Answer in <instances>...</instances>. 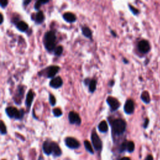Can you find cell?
Listing matches in <instances>:
<instances>
[{
    "label": "cell",
    "mask_w": 160,
    "mask_h": 160,
    "mask_svg": "<svg viewBox=\"0 0 160 160\" xmlns=\"http://www.w3.org/2000/svg\"><path fill=\"white\" fill-rule=\"evenodd\" d=\"M65 144L67 146L71 149H76L79 148L80 143L78 142V140L72 137L66 138L65 140Z\"/></svg>",
    "instance_id": "obj_9"
},
{
    "label": "cell",
    "mask_w": 160,
    "mask_h": 160,
    "mask_svg": "<svg viewBox=\"0 0 160 160\" xmlns=\"http://www.w3.org/2000/svg\"><path fill=\"white\" fill-rule=\"evenodd\" d=\"M68 120L71 125L80 126L81 124V120L79 114L74 111H70L68 114Z\"/></svg>",
    "instance_id": "obj_7"
},
{
    "label": "cell",
    "mask_w": 160,
    "mask_h": 160,
    "mask_svg": "<svg viewBox=\"0 0 160 160\" xmlns=\"http://www.w3.org/2000/svg\"><path fill=\"white\" fill-rule=\"evenodd\" d=\"M126 150L129 153H132L134 150H135V144H134L133 141H128Z\"/></svg>",
    "instance_id": "obj_25"
},
{
    "label": "cell",
    "mask_w": 160,
    "mask_h": 160,
    "mask_svg": "<svg viewBox=\"0 0 160 160\" xmlns=\"http://www.w3.org/2000/svg\"><path fill=\"white\" fill-rule=\"evenodd\" d=\"M7 133V130H6V127L2 120L1 121V135H6Z\"/></svg>",
    "instance_id": "obj_30"
},
{
    "label": "cell",
    "mask_w": 160,
    "mask_h": 160,
    "mask_svg": "<svg viewBox=\"0 0 160 160\" xmlns=\"http://www.w3.org/2000/svg\"><path fill=\"white\" fill-rule=\"evenodd\" d=\"M43 151L44 153L47 155H49L52 153V147H51V143L49 141H45L43 143Z\"/></svg>",
    "instance_id": "obj_17"
},
{
    "label": "cell",
    "mask_w": 160,
    "mask_h": 160,
    "mask_svg": "<svg viewBox=\"0 0 160 160\" xmlns=\"http://www.w3.org/2000/svg\"><path fill=\"white\" fill-rule=\"evenodd\" d=\"M126 147H127V141H125V142L121 144L120 148V151L122 152L126 150Z\"/></svg>",
    "instance_id": "obj_31"
},
{
    "label": "cell",
    "mask_w": 160,
    "mask_h": 160,
    "mask_svg": "<svg viewBox=\"0 0 160 160\" xmlns=\"http://www.w3.org/2000/svg\"><path fill=\"white\" fill-rule=\"evenodd\" d=\"M63 52V48L62 46H58L57 47H56L55 50L54 51V53L56 56L57 57H59L61 56Z\"/></svg>",
    "instance_id": "obj_26"
},
{
    "label": "cell",
    "mask_w": 160,
    "mask_h": 160,
    "mask_svg": "<svg viewBox=\"0 0 160 160\" xmlns=\"http://www.w3.org/2000/svg\"><path fill=\"white\" fill-rule=\"evenodd\" d=\"M98 129L100 132L101 133H106L108 131V126L106 121H102L99 123L98 125Z\"/></svg>",
    "instance_id": "obj_18"
},
{
    "label": "cell",
    "mask_w": 160,
    "mask_h": 160,
    "mask_svg": "<svg viewBox=\"0 0 160 160\" xmlns=\"http://www.w3.org/2000/svg\"><path fill=\"white\" fill-rule=\"evenodd\" d=\"M51 147H52V153H53L54 156H59L61 155V149L59 147L58 144L57 143L51 142Z\"/></svg>",
    "instance_id": "obj_16"
},
{
    "label": "cell",
    "mask_w": 160,
    "mask_h": 160,
    "mask_svg": "<svg viewBox=\"0 0 160 160\" xmlns=\"http://www.w3.org/2000/svg\"><path fill=\"white\" fill-rule=\"evenodd\" d=\"M113 132L116 135H121L123 134L126 128V123L123 119H115L111 122Z\"/></svg>",
    "instance_id": "obj_2"
},
{
    "label": "cell",
    "mask_w": 160,
    "mask_h": 160,
    "mask_svg": "<svg viewBox=\"0 0 160 160\" xmlns=\"http://www.w3.org/2000/svg\"><path fill=\"white\" fill-rule=\"evenodd\" d=\"M106 103L110 106L111 111H117L121 106V104L118 100L112 96H108L106 99Z\"/></svg>",
    "instance_id": "obj_4"
},
{
    "label": "cell",
    "mask_w": 160,
    "mask_h": 160,
    "mask_svg": "<svg viewBox=\"0 0 160 160\" xmlns=\"http://www.w3.org/2000/svg\"><path fill=\"white\" fill-rule=\"evenodd\" d=\"M90 81H91V80L90 79H88V78H86V79H85L84 81V84L86 85V86H88L89 84H90Z\"/></svg>",
    "instance_id": "obj_34"
},
{
    "label": "cell",
    "mask_w": 160,
    "mask_h": 160,
    "mask_svg": "<svg viewBox=\"0 0 160 160\" xmlns=\"http://www.w3.org/2000/svg\"><path fill=\"white\" fill-rule=\"evenodd\" d=\"M49 101L52 106H55L56 103H57V100H56L55 97L52 94H50L49 95Z\"/></svg>",
    "instance_id": "obj_28"
},
{
    "label": "cell",
    "mask_w": 160,
    "mask_h": 160,
    "mask_svg": "<svg viewBox=\"0 0 160 160\" xmlns=\"http://www.w3.org/2000/svg\"><path fill=\"white\" fill-rule=\"evenodd\" d=\"M8 1H6V0H3V1H1V4H0V5H1V7L2 8H5L7 6V5H8Z\"/></svg>",
    "instance_id": "obj_32"
},
{
    "label": "cell",
    "mask_w": 160,
    "mask_h": 160,
    "mask_svg": "<svg viewBox=\"0 0 160 160\" xmlns=\"http://www.w3.org/2000/svg\"><path fill=\"white\" fill-rule=\"evenodd\" d=\"M53 113L55 117H60L63 115V112L61 109L57 108H54L53 110Z\"/></svg>",
    "instance_id": "obj_27"
},
{
    "label": "cell",
    "mask_w": 160,
    "mask_h": 160,
    "mask_svg": "<svg viewBox=\"0 0 160 160\" xmlns=\"http://www.w3.org/2000/svg\"><path fill=\"white\" fill-rule=\"evenodd\" d=\"M5 112L10 118H14L16 120H21L25 115V111L22 109L20 111L14 107H8L5 109Z\"/></svg>",
    "instance_id": "obj_3"
},
{
    "label": "cell",
    "mask_w": 160,
    "mask_h": 160,
    "mask_svg": "<svg viewBox=\"0 0 160 160\" xmlns=\"http://www.w3.org/2000/svg\"><path fill=\"white\" fill-rule=\"evenodd\" d=\"M81 31L84 36L88 39H92V31L91 29L87 27H83L81 28Z\"/></svg>",
    "instance_id": "obj_19"
},
{
    "label": "cell",
    "mask_w": 160,
    "mask_h": 160,
    "mask_svg": "<svg viewBox=\"0 0 160 160\" xmlns=\"http://www.w3.org/2000/svg\"><path fill=\"white\" fill-rule=\"evenodd\" d=\"M24 95V87L23 86H18V94L16 96V97H18V101H19V103L20 104L21 103V100L20 98V96L21 98H23Z\"/></svg>",
    "instance_id": "obj_22"
},
{
    "label": "cell",
    "mask_w": 160,
    "mask_h": 160,
    "mask_svg": "<svg viewBox=\"0 0 160 160\" xmlns=\"http://www.w3.org/2000/svg\"><path fill=\"white\" fill-rule=\"evenodd\" d=\"M111 33L113 35V36L114 37H116V33H115L114 31L111 30Z\"/></svg>",
    "instance_id": "obj_39"
},
{
    "label": "cell",
    "mask_w": 160,
    "mask_h": 160,
    "mask_svg": "<svg viewBox=\"0 0 160 160\" xmlns=\"http://www.w3.org/2000/svg\"><path fill=\"white\" fill-rule=\"evenodd\" d=\"M63 81L60 76H57L53 78L50 82V86L54 89H58L62 86Z\"/></svg>",
    "instance_id": "obj_11"
},
{
    "label": "cell",
    "mask_w": 160,
    "mask_h": 160,
    "mask_svg": "<svg viewBox=\"0 0 160 160\" xmlns=\"http://www.w3.org/2000/svg\"><path fill=\"white\" fill-rule=\"evenodd\" d=\"M56 40H57V36L54 31H47L44 34L43 43L48 51L52 52L54 51L56 48Z\"/></svg>",
    "instance_id": "obj_1"
},
{
    "label": "cell",
    "mask_w": 160,
    "mask_h": 160,
    "mask_svg": "<svg viewBox=\"0 0 160 160\" xmlns=\"http://www.w3.org/2000/svg\"><path fill=\"white\" fill-rule=\"evenodd\" d=\"M96 85H97V81L96 80H91L90 84L88 85L89 91L90 93H94L96 90Z\"/></svg>",
    "instance_id": "obj_21"
},
{
    "label": "cell",
    "mask_w": 160,
    "mask_h": 160,
    "mask_svg": "<svg viewBox=\"0 0 160 160\" xmlns=\"http://www.w3.org/2000/svg\"><path fill=\"white\" fill-rule=\"evenodd\" d=\"M34 96H35V94L34 93H33V91L31 90H29L27 95V96H26V101H25L26 106H27L28 108H29L31 107V104L33 101V99H34Z\"/></svg>",
    "instance_id": "obj_13"
},
{
    "label": "cell",
    "mask_w": 160,
    "mask_h": 160,
    "mask_svg": "<svg viewBox=\"0 0 160 160\" xmlns=\"http://www.w3.org/2000/svg\"><path fill=\"white\" fill-rule=\"evenodd\" d=\"M146 160H153V158L151 155H148L146 158Z\"/></svg>",
    "instance_id": "obj_36"
},
{
    "label": "cell",
    "mask_w": 160,
    "mask_h": 160,
    "mask_svg": "<svg viewBox=\"0 0 160 160\" xmlns=\"http://www.w3.org/2000/svg\"><path fill=\"white\" fill-rule=\"evenodd\" d=\"M126 60H127V59H125V58H124V59H123V62H124V63H126V64H128V61H126Z\"/></svg>",
    "instance_id": "obj_41"
},
{
    "label": "cell",
    "mask_w": 160,
    "mask_h": 160,
    "mask_svg": "<svg viewBox=\"0 0 160 160\" xmlns=\"http://www.w3.org/2000/svg\"><path fill=\"white\" fill-rule=\"evenodd\" d=\"M44 70L46 71V77L48 78H52L59 71L60 68L58 66H51Z\"/></svg>",
    "instance_id": "obj_10"
},
{
    "label": "cell",
    "mask_w": 160,
    "mask_h": 160,
    "mask_svg": "<svg viewBox=\"0 0 160 160\" xmlns=\"http://www.w3.org/2000/svg\"><path fill=\"white\" fill-rule=\"evenodd\" d=\"M63 18L65 21L69 23H74L76 21V16L75 14L70 12H67L63 14Z\"/></svg>",
    "instance_id": "obj_12"
},
{
    "label": "cell",
    "mask_w": 160,
    "mask_h": 160,
    "mask_svg": "<svg viewBox=\"0 0 160 160\" xmlns=\"http://www.w3.org/2000/svg\"><path fill=\"white\" fill-rule=\"evenodd\" d=\"M35 16V18L33 19V20L35 21L36 24L37 25H40L43 23L45 18H44V15L43 14V12L42 11H39L38 13H36L35 14H33Z\"/></svg>",
    "instance_id": "obj_14"
},
{
    "label": "cell",
    "mask_w": 160,
    "mask_h": 160,
    "mask_svg": "<svg viewBox=\"0 0 160 160\" xmlns=\"http://www.w3.org/2000/svg\"><path fill=\"white\" fill-rule=\"evenodd\" d=\"M141 99L145 104H148L150 103V96L147 91H143L141 95Z\"/></svg>",
    "instance_id": "obj_20"
},
{
    "label": "cell",
    "mask_w": 160,
    "mask_h": 160,
    "mask_svg": "<svg viewBox=\"0 0 160 160\" xmlns=\"http://www.w3.org/2000/svg\"><path fill=\"white\" fill-rule=\"evenodd\" d=\"M0 17H1V22H0V24H2L3 23V21H4V19H3V15L2 13L0 14Z\"/></svg>",
    "instance_id": "obj_37"
},
{
    "label": "cell",
    "mask_w": 160,
    "mask_h": 160,
    "mask_svg": "<svg viewBox=\"0 0 160 160\" xmlns=\"http://www.w3.org/2000/svg\"><path fill=\"white\" fill-rule=\"evenodd\" d=\"M91 141L96 150L99 151L102 148V142L96 131H93L91 133Z\"/></svg>",
    "instance_id": "obj_5"
},
{
    "label": "cell",
    "mask_w": 160,
    "mask_h": 160,
    "mask_svg": "<svg viewBox=\"0 0 160 160\" xmlns=\"http://www.w3.org/2000/svg\"><path fill=\"white\" fill-rule=\"evenodd\" d=\"M50 1H36L35 6H34V8L36 10V11H38L39 12V10L41 8V6H42V5H44L46 4V3H49Z\"/></svg>",
    "instance_id": "obj_23"
},
{
    "label": "cell",
    "mask_w": 160,
    "mask_h": 160,
    "mask_svg": "<svg viewBox=\"0 0 160 160\" xmlns=\"http://www.w3.org/2000/svg\"><path fill=\"white\" fill-rule=\"evenodd\" d=\"M114 84V81H110V83H109V86H113Z\"/></svg>",
    "instance_id": "obj_38"
},
{
    "label": "cell",
    "mask_w": 160,
    "mask_h": 160,
    "mask_svg": "<svg viewBox=\"0 0 160 160\" xmlns=\"http://www.w3.org/2000/svg\"><path fill=\"white\" fill-rule=\"evenodd\" d=\"M31 2V1H29V0H28V1H24L23 3V5L24 6H27V5H28L29 3H30Z\"/></svg>",
    "instance_id": "obj_35"
},
{
    "label": "cell",
    "mask_w": 160,
    "mask_h": 160,
    "mask_svg": "<svg viewBox=\"0 0 160 160\" xmlns=\"http://www.w3.org/2000/svg\"><path fill=\"white\" fill-rule=\"evenodd\" d=\"M138 48L140 52L143 54H146L150 51L151 47L150 43L147 40H141L138 44Z\"/></svg>",
    "instance_id": "obj_6"
},
{
    "label": "cell",
    "mask_w": 160,
    "mask_h": 160,
    "mask_svg": "<svg viewBox=\"0 0 160 160\" xmlns=\"http://www.w3.org/2000/svg\"><path fill=\"white\" fill-rule=\"evenodd\" d=\"M128 7L130 10V11L133 13V14H135V15H137V14H138L140 13L139 10L135 8V7L131 5H128Z\"/></svg>",
    "instance_id": "obj_29"
},
{
    "label": "cell",
    "mask_w": 160,
    "mask_h": 160,
    "mask_svg": "<svg viewBox=\"0 0 160 160\" xmlns=\"http://www.w3.org/2000/svg\"><path fill=\"white\" fill-rule=\"evenodd\" d=\"M120 160H130V159L129 158H127V157H124V158H121Z\"/></svg>",
    "instance_id": "obj_40"
},
{
    "label": "cell",
    "mask_w": 160,
    "mask_h": 160,
    "mask_svg": "<svg viewBox=\"0 0 160 160\" xmlns=\"http://www.w3.org/2000/svg\"><path fill=\"white\" fill-rule=\"evenodd\" d=\"M135 111V103L132 99H128L124 105V111L126 114H131Z\"/></svg>",
    "instance_id": "obj_8"
},
{
    "label": "cell",
    "mask_w": 160,
    "mask_h": 160,
    "mask_svg": "<svg viewBox=\"0 0 160 160\" xmlns=\"http://www.w3.org/2000/svg\"><path fill=\"white\" fill-rule=\"evenodd\" d=\"M84 145L85 148L86 149V150H87L88 151L90 152V153H91V154H93V153H94L93 149V148H92V146H91V145L90 143L88 141H87V140L84 141Z\"/></svg>",
    "instance_id": "obj_24"
},
{
    "label": "cell",
    "mask_w": 160,
    "mask_h": 160,
    "mask_svg": "<svg viewBox=\"0 0 160 160\" xmlns=\"http://www.w3.org/2000/svg\"><path fill=\"white\" fill-rule=\"evenodd\" d=\"M16 28L21 32H25L28 30V25L23 21H19L16 23Z\"/></svg>",
    "instance_id": "obj_15"
},
{
    "label": "cell",
    "mask_w": 160,
    "mask_h": 160,
    "mask_svg": "<svg viewBox=\"0 0 160 160\" xmlns=\"http://www.w3.org/2000/svg\"><path fill=\"white\" fill-rule=\"evenodd\" d=\"M148 124H149V120H148V118H146V120H145L144 123V124H143V127H144V128H146L148 127Z\"/></svg>",
    "instance_id": "obj_33"
}]
</instances>
